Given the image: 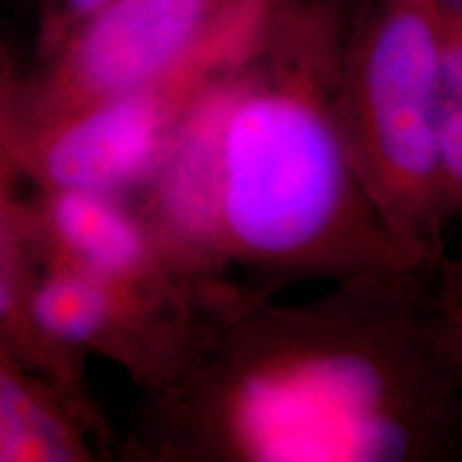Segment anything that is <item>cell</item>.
I'll use <instances>...</instances> for the list:
<instances>
[{"mask_svg":"<svg viewBox=\"0 0 462 462\" xmlns=\"http://www.w3.org/2000/svg\"><path fill=\"white\" fill-rule=\"evenodd\" d=\"M441 5H446V7L454 9V11H460L462 14V0H439Z\"/></svg>","mask_w":462,"mask_h":462,"instance_id":"cell-11","label":"cell"},{"mask_svg":"<svg viewBox=\"0 0 462 462\" xmlns=\"http://www.w3.org/2000/svg\"><path fill=\"white\" fill-rule=\"evenodd\" d=\"M24 73L26 62L0 39V356L37 374L90 420L84 360L51 345L31 313L37 270L26 234L28 184L22 173L17 131Z\"/></svg>","mask_w":462,"mask_h":462,"instance_id":"cell-6","label":"cell"},{"mask_svg":"<svg viewBox=\"0 0 462 462\" xmlns=\"http://www.w3.org/2000/svg\"><path fill=\"white\" fill-rule=\"evenodd\" d=\"M351 17L337 0H274L234 71L221 142L218 265L279 276L421 270L364 189L340 120Z\"/></svg>","mask_w":462,"mask_h":462,"instance_id":"cell-2","label":"cell"},{"mask_svg":"<svg viewBox=\"0 0 462 462\" xmlns=\"http://www.w3.org/2000/svg\"><path fill=\"white\" fill-rule=\"evenodd\" d=\"M435 137L446 218H462V14L443 5Z\"/></svg>","mask_w":462,"mask_h":462,"instance_id":"cell-9","label":"cell"},{"mask_svg":"<svg viewBox=\"0 0 462 462\" xmlns=\"http://www.w3.org/2000/svg\"><path fill=\"white\" fill-rule=\"evenodd\" d=\"M37 31H34L32 60H42L65 42L79 22L109 3V0H37Z\"/></svg>","mask_w":462,"mask_h":462,"instance_id":"cell-10","label":"cell"},{"mask_svg":"<svg viewBox=\"0 0 462 462\" xmlns=\"http://www.w3.org/2000/svg\"><path fill=\"white\" fill-rule=\"evenodd\" d=\"M415 298V296H413ZM409 298L404 306L411 302ZM402 306V310H404ZM340 302L313 313H265V337L231 357L182 351L152 392L157 454H238L262 462H385L462 454V383L437 337L430 293L366 321Z\"/></svg>","mask_w":462,"mask_h":462,"instance_id":"cell-1","label":"cell"},{"mask_svg":"<svg viewBox=\"0 0 462 462\" xmlns=\"http://www.w3.org/2000/svg\"><path fill=\"white\" fill-rule=\"evenodd\" d=\"M443 5L373 0L354 15L338 109L364 189L420 268L443 255L435 106Z\"/></svg>","mask_w":462,"mask_h":462,"instance_id":"cell-3","label":"cell"},{"mask_svg":"<svg viewBox=\"0 0 462 462\" xmlns=\"http://www.w3.org/2000/svg\"><path fill=\"white\" fill-rule=\"evenodd\" d=\"M236 0H109L26 62L20 142L170 71Z\"/></svg>","mask_w":462,"mask_h":462,"instance_id":"cell-5","label":"cell"},{"mask_svg":"<svg viewBox=\"0 0 462 462\" xmlns=\"http://www.w3.org/2000/svg\"><path fill=\"white\" fill-rule=\"evenodd\" d=\"M26 234L34 270L58 265L112 281H180L167 270L142 215L123 195L28 189Z\"/></svg>","mask_w":462,"mask_h":462,"instance_id":"cell-7","label":"cell"},{"mask_svg":"<svg viewBox=\"0 0 462 462\" xmlns=\"http://www.w3.org/2000/svg\"><path fill=\"white\" fill-rule=\"evenodd\" d=\"M273 7L274 0H236L167 73L22 142L28 189H142L190 103L255 50Z\"/></svg>","mask_w":462,"mask_h":462,"instance_id":"cell-4","label":"cell"},{"mask_svg":"<svg viewBox=\"0 0 462 462\" xmlns=\"http://www.w3.org/2000/svg\"><path fill=\"white\" fill-rule=\"evenodd\" d=\"M90 429L50 383L0 356V462L90 460Z\"/></svg>","mask_w":462,"mask_h":462,"instance_id":"cell-8","label":"cell"}]
</instances>
